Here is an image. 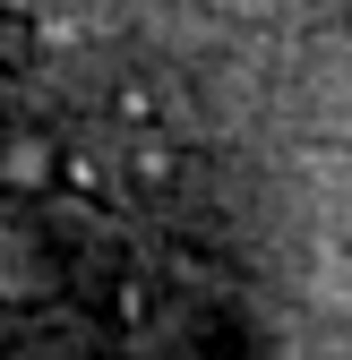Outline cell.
I'll return each mask as SVG.
<instances>
[{
	"label": "cell",
	"instance_id": "1",
	"mask_svg": "<svg viewBox=\"0 0 352 360\" xmlns=\"http://www.w3.org/2000/svg\"><path fill=\"white\" fill-rule=\"evenodd\" d=\"M0 18H9V9H0Z\"/></svg>",
	"mask_w": 352,
	"mask_h": 360
}]
</instances>
